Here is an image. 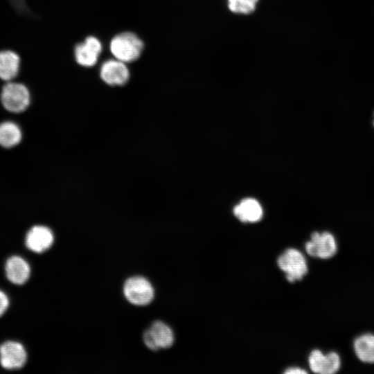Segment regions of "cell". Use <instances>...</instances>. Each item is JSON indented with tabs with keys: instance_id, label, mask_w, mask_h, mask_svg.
Listing matches in <instances>:
<instances>
[{
	"instance_id": "1",
	"label": "cell",
	"mask_w": 374,
	"mask_h": 374,
	"mask_svg": "<svg viewBox=\"0 0 374 374\" xmlns=\"http://www.w3.org/2000/svg\"><path fill=\"white\" fill-rule=\"evenodd\" d=\"M144 48L143 41L131 31H124L114 35L109 44V49L113 57L126 64L138 60Z\"/></svg>"
},
{
	"instance_id": "2",
	"label": "cell",
	"mask_w": 374,
	"mask_h": 374,
	"mask_svg": "<svg viewBox=\"0 0 374 374\" xmlns=\"http://www.w3.org/2000/svg\"><path fill=\"white\" fill-rule=\"evenodd\" d=\"M0 98L4 108L13 113L25 111L30 103L29 89L19 82H8L2 87Z\"/></svg>"
},
{
	"instance_id": "3",
	"label": "cell",
	"mask_w": 374,
	"mask_h": 374,
	"mask_svg": "<svg viewBox=\"0 0 374 374\" xmlns=\"http://www.w3.org/2000/svg\"><path fill=\"white\" fill-rule=\"evenodd\" d=\"M279 268L290 283L301 280L308 273V267L304 255L298 249H286L277 260Z\"/></svg>"
},
{
	"instance_id": "4",
	"label": "cell",
	"mask_w": 374,
	"mask_h": 374,
	"mask_svg": "<svg viewBox=\"0 0 374 374\" xmlns=\"http://www.w3.org/2000/svg\"><path fill=\"white\" fill-rule=\"evenodd\" d=\"M337 247L335 237L329 231L312 233L310 239L305 244V251L309 256L321 259L333 257Z\"/></svg>"
},
{
	"instance_id": "5",
	"label": "cell",
	"mask_w": 374,
	"mask_h": 374,
	"mask_svg": "<svg viewBox=\"0 0 374 374\" xmlns=\"http://www.w3.org/2000/svg\"><path fill=\"white\" fill-rule=\"evenodd\" d=\"M103 51V45L101 40L94 35H89L75 45L74 59L79 66L91 68L98 63Z\"/></svg>"
},
{
	"instance_id": "6",
	"label": "cell",
	"mask_w": 374,
	"mask_h": 374,
	"mask_svg": "<svg viewBox=\"0 0 374 374\" xmlns=\"http://www.w3.org/2000/svg\"><path fill=\"white\" fill-rule=\"evenodd\" d=\"M126 299L135 305H146L153 299L154 292L151 283L141 276L128 278L123 286Z\"/></svg>"
},
{
	"instance_id": "7",
	"label": "cell",
	"mask_w": 374,
	"mask_h": 374,
	"mask_svg": "<svg viewBox=\"0 0 374 374\" xmlns=\"http://www.w3.org/2000/svg\"><path fill=\"white\" fill-rule=\"evenodd\" d=\"M99 76L106 84L120 87L128 82L131 73L127 64L112 57L102 62L99 67Z\"/></svg>"
},
{
	"instance_id": "8",
	"label": "cell",
	"mask_w": 374,
	"mask_h": 374,
	"mask_svg": "<svg viewBox=\"0 0 374 374\" xmlns=\"http://www.w3.org/2000/svg\"><path fill=\"white\" fill-rule=\"evenodd\" d=\"M308 364L315 373L334 374L341 368V357L335 351L324 354L321 350L314 349L309 355Z\"/></svg>"
},
{
	"instance_id": "9",
	"label": "cell",
	"mask_w": 374,
	"mask_h": 374,
	"mask_svg": "<svg viewBox=\"0 0 374 374\" xmlns=\"http://www.w3.org/2000/svg\"><path fill=\"white\" fill-rule=\"evenodd\" d=\"M27 359L26 351L20 343L7 341L0 346V364L7 370L22 368Z\"/></svg>"
},
{
	"instance_id": "10",
	"label": "cell",
	"mask_w": 374,
	"mask_h": 374,
	"mask_svg": "<svg viewBox=\"0 0 374 374\" xmlns=\"http://www.w3.org/2000/svg\"><path fill=\"white\" fill-rule=\"evenodd\" d=\"M53 233L47 226L36 225L28 231L26 245L28 249L35 253H43L53 244Z\"/></svg>"
},
{
	"instance_id": "11",
	"label": "cell",
	"mask_w": 374,
	"mask_h": 374,
	"mask_svg": "<svg viewBox=\"0 0 374 374\" xmlns=\"http://www.w3.org/2000/svg\"><path fill=\"white\" fill-rule=\"evenodd\" d=\"M6 276L13 284L23 285L29 278L30 267L28 263L21 257L13 256L10 257L5 265Z\"/></svg>"
},
{
	"instance_id": "12",
	"label": "cell",
	"mask_w": 374,
	"mask_h": 374,
	"mask_svg": "<svg viewBox=\"0 0 374 374\" xmlns=\"http://www.w3.org/2000/svg\"><path fill=\"white\" fill-rule=\"evenodd\" d=\"M234 215L242 222H256L263 215L260 203L253 198H245L237 204L233 210Z\"/></svg>"
},
{
	"instance_id": "13",
	"label": "cell",
	"mask_w": 374,
	"mask_h": 374,
	"mask_svg": "<svg viewBox=\"0 0 374 374\" xmlns=\"http://www.w3.org/2000/svg\"><path fill=\"white\" fill-rule=\"evenodd\" d=\"M19 55L11 50L0 51V79L11 81L15 78L20 69Z\"/></svg>"
},
{
	"instance_id": "14",
	"label": "cell",
	"mask_w": 374,
	"mask_h": 374,
	"mask_svg": "<svg viewBox=\"0 0 374 374\" xmlns=\"http://www.w3.org/2000/svg\"><path fill=\"white\" fill-rule=\"evenodd\" d=\"M353 349L357 358L365 363H374V335L364 333L353 341Z\"/></svg>"
},
{
	"instance_id": "15",
	"label": "cell",
	"mask_w": 374,
	"mask_h": 374,
	"mask_svg": "<svg viewBox=\"0 0 374 374\" xmlns=\"http://www.w3.org/2000/svg\"><path fill=\"white\" fill-rule=\"evenodd\" d=\"M22 133L19 127L14 122L4 121L0 123V145L12 148L21 140Z\"/></svg>"
},
{
	"instance_id": "16",
	"label": "cell",
	"mask_w": 374,
	"mask_h": 374,
	"mask_svg": "<svg viewBox=\"0 0 374 374\" xmlns=\"http://www.w3.org/2000/svg\"><path fill=\"white\" fill-rule=\"evenodd\" d=\"M159 348H168L174 343L172 329L162 321L154 322L149 328Z\"/></svg>"
},
{
	"instance_id": "17",
	"label": "cell",
	"mask_w": 374,
	"mask_h": 374,
	"mask_svg": "<svg viewBox=\"0 0 374 374\" xmlns=\"http://www.w3.org/2000/svg\"><path fill=\"white\" fill-rule=\"evenodd\" d=\"M259 0H226L228 9L233 13L249 15L256 9Z\"/></svg>"
},
{
	"instance_id": "18",
	"label": "cell",
	"mask_w": 374,
	"mask_h": 374,
	"mask_svg": "<svg viewBox=\"0 0 374 374\" xmlns=\"http://www.w3.org/2000/svg\"><path fill=\"white\" fill-rule=\"evenodd\" d=\"M143 339L144 344L149 349L152 350H157L159 349L152 337L150 329H148L144 332Z\"/></svg>"
},
{
	"instance_id": "19",
	"label": "cell",
	"mask_w": 374,
	"mask_h": 374,
	"mask_svg": "<svg viewBox=\"0 0 374 374\" xmlns=\"http://www.w3.org/2000/svg\"><path fill=\"white\" fill-rule=\"evenodd\" d=\"M9 305V299L7 295L0 290V317L7 310Z\"/></svg>"
},
{
	"instance_id": "20",
	"label": "cell",
	"mask_w": 374,
	"mask_h": 374,
	"mask_svg": "<svg viewBox=\"0 0 374 374\" xmlns=\"http://www.w3.org/2000/svg\"><path fill=\"white\" fill-rule=\"evenodd\" d=\"M285 374H305L307 371L299 367H291L285 371Z\"/></svg>"
},
{
	"instance_id": "21",
	"label": "cell",
	"mask_w": 374,
	"mask_h": 374,
	"mask_svg": "<svg viewBox=\"0 0 374 374\" xmlns=\"http://www.w3.org/2000/svg\"><path fill=\"white\" fill-rule=\"evenodd\" d=\"M373 125H374V121H373Z\"/></svg>"
}]
</instances>
